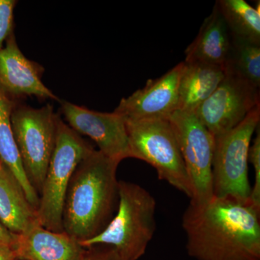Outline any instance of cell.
<instances>
[{
	"label": "cell",
	"mask_w": 260,
	"mask_h": 260,
	"mask_svg": "<svg viewBox=\"0 0 260 260\" xmlns=\"http://www.w3.org/2000/svg\"><path fill=\"white\" fill-rule=\"evenodd\" d=\"M119 164L93 149L72 176L63 205V232L80 243L101 234L115 215Z\"/></svg>",
	"instance_id": "7a4b0ae2"
},
{
	"label": "cell",
	"mask_w": 260,
	"mask_h": 260,
	"mask_svg": "<svg viewBox=\"0 0 260 260\" xmlns=\"http://www.w3.org/2000/svg\"><path fill=\"white\" fill-rule=\"evenodd\" d=\"M16 3L15 0H0V49L13 34V12Z\"/></svg>",
	"instance_id": "44dd1931"
},
{
	"label": "cell",
	"mask_w": 260,
	"mask_h": 260,
	"mask_svg": "<svg viewBox=\"0 0 260 260\" xmlns=\"http://www.w3.org/2000/svg\"><path fill=\"white\" fill-rule=\"evenodd\" d=\"M119 202L114 218L96 237L80 242L83 248H113L122 260H138L146 251L155 231L156 202L135 183L119 181Z\"/></svg>",
	"instance_id": "3957f363"
},
{
	"label": "cell",
	"mask_w": 260,
	"mask_h": 260,
	"mask_svg": "<svg viewBox=\"0 0 260 260\" xmlns=\"http://www.w3.org/2000/svg\"><path fill=\"white\" fill-rule=\"evenodd\" d=\"M85 249L83 260H122L110 246L97 245Z\"/></svg>",
	"instance_id": "7402d4cb"
},
{
	"label": "cell",
	"mask_w": 260,
	"mask_h": 260,
	"mask_svg": "<svg viewBox=\"0 0 260 260\" xmlns=\"http://www.w3.org/2000/svg\"><path fill=\"white\" fill-rule=\"evenodd\" d=\"M16 260H22V259H16Z\"/></svg>",
	"instance_id": "484cf974"
},
{
	"label": "cell",
	"mask_w": 260,
	"mask_h": 260,
	"mask_svg": "<svg viewBox=\"0 0 260 260\" xmlns=\"http://www.w3.org/2000/svg\"><path fill=\"white\" fill-rule=\"evenodd\" d=\"M232 36L215 3L205 19L196 39L185 50V62H201L226 68Z\"/></svg>",
	"instance_id": "5bb4252c"
},
{
	"label": "cell",
	"mask_w": 260,
	"mask_h": 260,
	"mask_svg": "<svg viewBox=\"0 0 260 260\" xmlns=\"http://www.w3.org/2000/svg\"><path fill=\"white\" fill-rule=\"evenodd\" d=\"M16 254L12 246L0 244V260H16Z\"/></svg>",
	"instance_id": "cb8c5ba5"
},
{
	"label": "cell",
	"mask_w": 260,
	"mask_h": 260,
	"mask_svg": "<svg viewBox=\"0 0 260 260\" xmlns=\"http://www.w3.org/2000/svg\"><path fill=\"white\" fill-rule=\"evenodd\" d=\"M226 75L223 67L184 61L179 80V108L183 112H196L214 93Z\"/></svg>",
	"instance_id": "9a60e30c"
},
{
	"label": "cell",
	"mask_w": 260,
	"mask_h": 260,
	"mask_svg": "<svg viewBox=\"0 0 260 260\" xmlns=\"http://www.w3.org/2000/svg\"><path fill=\"white\" fill-rule=\"evenodd\" d=\"M61 105V112L70 127L78 134L91 138L101 153L119 162L130 158L124 116L115 112H95L64 101Z\"/></svg>",
	"instance_id": "30bf717a"
},
{
	"label": "cell",
	"mask_w": 260,
	"mask_h": 260,
	"mask_svg": "<svg viewBox=\"0 0 260 260\" xmlns=\"http://www.w3.org/2000/svg\"><path fill=\"white\" fill-rule=\"evenodd\" d=\"M15 242V234L10 232L6 227L0 222V244L13 246Z\"/></svg>",
	"instance_id": "603a6c76"
},
{
	"label": "cell",
	"mask_w": 260,
	"mask_h": 260,
	"mask_svg": "<svg viewBox=\"0 0 260 260\" xmlns=\"http://www.w3.org/2000/svg\"><path fill=\"white\" fill-rule=\"evenodd\" d=\"M130 158L148 162L160 180L190 198L193 188L180 147L169 119L126 120Z\"/></svg>",
	"instance_id": "277c9868"
},
{
	"label": "cell",
	"mask_w": 260,
	"mask_h": 260,
	"mask_svg": "<svg viewBox=\"0 0 260 260\" xmlns=\"http://www.w3.org/2000/svg\"><path fill=\"white\" fill-rule=\"evenodd\" d=\"M193 188L190 203L201 204L213 197L215 138L193 112L176 111L169 118Z\"/></svg>",
	"instance_id": "ba28073f"
},
{
	"label": "cell",
	"mask_w": 260,
	"mask_h": 260,
	"mask_svg": "<svg viewBox=\"0 0 260 260\" xmlns=\"http://www.w3.org/2000/svg\"><path fill=\"white\" fill-rule=\"evenodd\" d=\"M259 218L249 200L213 196L189 203L182 218L188 254L197 260H260Z\"/></svg>",
	"instance_id": "6da1fadb"
},
{
	"label": "cell",
	"mask_w": 260,
	"mask_h": 260,
	"mask_svg": "<svg viewBox=\"0 0 260 260\" xmlns=\"http://www.w3.org/2000/svg\"><path fill=\"white\" fill-rule=\"evenodd\" d=\"M225 70L259 89L260 44L232 37V51Z\"/></svg>",
	"instance_id": "d6986e66"
},
{
	"label": "cell",
	"mask_w": 260,
	"mask_h": 260,
	"mask_svg": "<svg viewBox=\"0 0 260 260\" xmlns=\"http://www.w3.org/2000/svg\"><path fill=\"white\" fill-rule=\"evenodd\" d=\"M259 106V89L226 71L218 88L194 114L215 138L239 125Z\"/></svg>",
	"instance_id": "9c48e42d"
},
{
	"label": "cell",
	"mask_w": 260,
	"mask_h": 260,
	"mask_svg": "<svg viewBox=\"0 0 260 260\" xmlns=\"http://www.w3.org/2000/svg\"><path fill=\"white\" fill-rule=\"evenodd\" d=\"M232 37L260 44V10L244 0H219L216 3Z\"/></svg>",
	"instance_id": "ac0fdd59"
},
{
	"label": "cell",
	"mask_w": 260,
	"mask_h": 260,
	"mask_svg": "<svg viewBox=\"0 0 260 260\" xmlns=\"http://www.w3.org/2000/svg\"><path fill=\"white\" fill-rule=\"evenodd\" d=\"M13 109V103L0 88V160L14 174L29 203L37 210L39 196L29 182L24 171L12 130L10 118Z\"/></svg>",
	"instance_id": "e0dca14e"
},
{
	"label": "cell",
	"mask_w": 260,
	"mask_h": 260,
	"mask_svg": "<svg viewBox=\"0 0 260 260\" xmlns=\"http://www.w3.org/2000/svg\"><path fill=\"white\" fill-rule=\"evenodd\" d=\"M22 260H83L85 249L66 233L47 230L36 223L20 234H15L12 246Z\"/></svg>",
	"instance_id": "4fadbf2b"
},
{
	"label": "cell",
	"mask_w": 260,
	"mask_h": 260,
	"mask_svg": "<svg viewBox=\"0 0 260 260\" xmlns=\"http://www.w3.org/2000/svg\"><path fill=\"white\" fill-rule=\"evenodd\" d=\"M2 161H1V160H0V164H1Z\"/></svg>",
	"instance_id": "d4e9b609"
},
{
	"label": "cell",
	"mask_w": 260,
	"mask_h": 260,
	"mask_svg": "<svg viewBox=\"0 0 260 260\" xmlns=\"http://www.w3.org/2000/svg\"><path fill=\"white\" fill-rule=\"evenodd\" d=\"M93 149L59 117L55 147L37 210L39 223L47 230L63 232V205L70 179L78 164Z\"/></svg>",
	"instance_id": "5b68a950"
},
{
	"label": "cell",
	"mask_w": 260,
	"mask_h": 260,
	"mask_svg": "<svg viewBox=\"0 0 260 260\" xmlns=\"http://www.w3.org/2000/svg\"><path fill=\"white\" fill-rule=\"evenodd\" d=\"M184 61L165 75L149 80L144 88L121 99L114 112L126 120L169 119L179 108V86Z\"/></svg>",
	"instance_id": "8fae6325"
},
{
	"label": "cell",
	"mask_w": 260,
	"mask_h": 260,
	"mask_svg": "<svg viewBox=\"0 0 260 260\" xmlns=\"http://www.w3.org/2000/svg\"><path fill=\"white\" fill-rule=\"evenodd\" d=\"M0 222L13 234H20L39 223L37 210L11 171L0 164Z\"/></svg>",
	"instance_id": "2e32d148"
},
{
	"label": "cell",
	"mask_w": 260,
	"mask_h": 260,
	"mask_svg": "<svg viewBox=\"0 0 260 260\" xmlns=\"http://www.w3.org/2000/svg\"><path fill=\"white\" fill-rule=\"evenodd\" d=\"M59 117L49 104L39 109L20 106L12 112L15 144L26 177L39 196L55 147Z\"/></svg>",
	"instance_id": "52a82bcc"
},
{
	"label": "cell",
	"mask_w": 260,
	"mask_h": 260,
	"mask_svg": "<svg viewBox=\"0 0 260 260\" xmlns=\"http://www.w3.org/2000/svg\"><path fill=\"white\" fill-rule=\"evenodd\" d=\"M260 106L239 124L215 138L213 168V196L249 200L251 187L248 177L249 150L251 138L259 126Z\"/></svg>",
	"instance_id": "8992f818"
},
{
	"label": "cell",
	"mask_w": 260,
	"mask_h": 260,
	"mask_svg": "<svg viewBox=\"0 0 260 260\" xmlns=\"http://www.w3.org/2000/svg\"><path fill=\"white\" fill-rule=\"evenodd\" d=\"M257 134L251 143L249 150V161L252 164L254 169V186L251 188L249 200L251 204L254 205L256 209L260 210V129L259 126L257 128Z\"/></svg>",
	"instance_id": "ffe728a7"
},
{
	"label": "cell",
	"mask_w": 260,
	"mask_h": 260,
	"mask_svg": "<svg viewBox=\"0 0 260 260\" xmlns=\"http://www.w3.org/2000/svg\"><path fill=\"white\" fill-rule=\"evenodd\" d=\"M43 72L42 66L23 55L12 34L6 47L0 49V88L15 96L34 95L60 102L43 83Z\"/></svg>",
	"instance_id": "7c38bea8"
}]
</instances>
